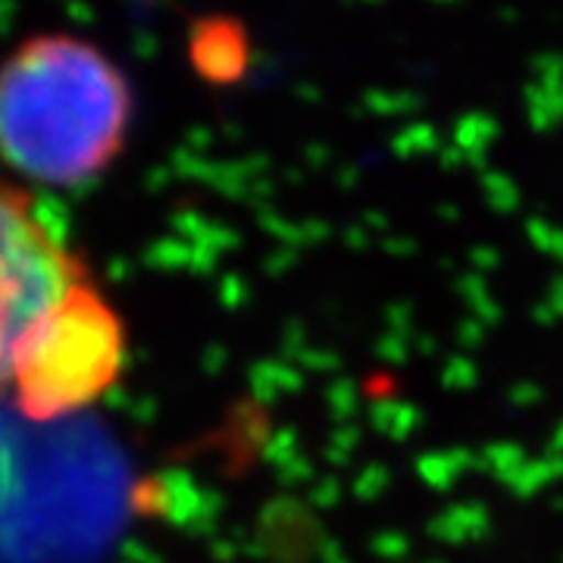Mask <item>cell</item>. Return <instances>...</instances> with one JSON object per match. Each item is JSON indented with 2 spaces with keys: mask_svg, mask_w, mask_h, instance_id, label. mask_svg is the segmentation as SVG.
<instances>
[{
  "mask_svg": "<svg viewBox=\"0 0 563 563\" xmlns=\"http://www.w3.org/2000/svg\"><path fill=\"white\" fill-rule=\"evenodd\" d=\"M132 110V85L98 44L32 35L0 60V161L32 185H85L117 163Z\"/></svg>",
  "mask_w": 563,
  "mask_h": 563,
  "instance_id": "1",
  "label": "cell"
},
{
  "mask_svg": "<svg viewBox=\"0 0 563 563\" xmlns=\"http://www.w3.org/2000/svg\"><path fill=\"white\" fill-rule=\"evenodd\" d=\"M125 354V322L88 279L25 339L10 395L25 420H69L120 383Z\"/></svg>",
  "mask_w": 563,
  "mask_h": 563,
  "instance_id": "2",
  "label": "cell"
},
{
  "mask_svg": "<svg viewBox=\"0 0 563 563\" xmlns=\"http://www.w3.org/2000/svg\"><path fill=\"white\" fill-rule=\"evenodd\" d=\"M198 57H201V69L207 76L232 79L244 66V41L225 25L207 29L198 41Z\"/></svg>",
  "mask_w": 563,
  "mask_h": 563,
  "instance_id": "4",
  "label": "cell"
},
{
  "mask_svg": "<svg viewBox=\"0 0 563 563\" xmlns=\"http://www.w3.org/2000/svg\"><path fill=\"white\" fill-rule=\"evenodd\" d=\"M88 279V263L41 217L32 191L0 179V395L35 325Z\"/></svg>",
  "mask_w": 563,
  "mask_h": 563,
  "instance_id": "3",
  "label": "cell"
}]
</instances>
